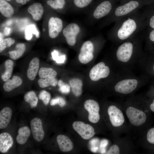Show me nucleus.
<instances>
[{
  "instance_id": "22",
  "label": "nucleus",
  "mask_w": 154,
  "mask_h": 154,
  "mask_svg": "<svg viewBox=\"0 0 154 154\" xmlns=\"http://www.w3.org/2000/svg\"><path fill=\"white\" fill-rule=\"evenodd\" d=\"M22 80L17 76H14L11 79H9L5 82L3 86L5 91L10 92L20 86L22 84Z\"/></svg>"
},
{
  "instance_id": "17",
  "label": "nucleus",
  "mask_w": 154,
  "mask_h": 154,
  "mask_svg": "<svg viewBox=\"0 0 154 154\" xmlns=\"http://www.w3.org/2000/svg\"><path fill=\"white\" fill-rule=\"evenodd\" d=\"M13 139L8 133H2L0 135V151L3 153H6L12 147Z\"/></svg>"
},
{
  "instance_id": "2",
  "label": "nucleus",
  "mask_w": 154,
  "mask_h": 154,
  "mask_svg": "<svg viewBox=\"0 0 154 154\" xmlns=\"http://www.w3.org/2000/svg\"><path fill=\"white\" fill-rule=\"evenodd\" d=\"M136 35L118 45L115 56L118 63L128 65L133 60L139 61L141 58L142 38Z\"/></svg>"
},
{
  "instance_id": "18",
  "label": "nucleus",
  "mask_w": 154,
  "mask_h": 154,
  "mask_svg": "<svg viewBox=\"0 0 154 154\" xmlns=\"http://www.w3.org/2000/svg\"><path fill=\"white\" fill-rule=\"evenodd\" d=\"M12 112L9 107L3 108L0 112V128H6L10 123L12 116Z\"/></svg>"
},
{
  "instance_id": "23",
  "label": "nucleus",
  "mask_w": 154,
  "mask_h": 154,
  "mask_svg": "<svg viewBox=\"0 0 154 154\" xmlns=\"http://www.w3.org/2000/svg\"><path fill=\"white\" fill-rule=\"evenodd\" d=\"M18 133L16 138L17 141L19 144L23 145L27 142L30 135L31 131L28 127L25 126L19 128Z\"/></svg>"
},
{
  "instance_id": "49",
  "label": "nucleus",
  "mask_w": 154,
  "mask_h": 154,
  "mask_svg": "<svg viewBox=\"0 0 154 154\" xmlns=\"http://www.w3.org/2000/svg\"><path fill=\"white\" fill-rule=\"evenodd\" d=\"M5 0L7 1H11V0Z\"/></svg>"
},
{
  "instance_id": "19",
  "label": "nucleus",
  "mask_w": 154,
  "mask_h": 154,
  "mask_svg": "<svg viewBox=\"0 0 154 154\" xmlns=\"http://www.w3.org/2000/svg\"><path fill=\"white\" fill-rule=\"evenodd\" d=\"M27 11L32 15L34 20L38 21L40 20L42 17L44 9L41 3H35L29 7Z\"/></svg>"
},
{
  "instance_id": "28",
  "label": "nucleus",
  "mask_w": 154,
  "mask_h": 154,
  "mask_svg": "<svg viewBox=\"0 0 154 154\" xmlns=\"http://www.w3.org/2000/svg\"><path fill=\"white\" fill-rule=\"evenodd\" d=\"M5 70L1 76V79L4 82H6L11 77L12 75L13 66V62L11 60L5 61Z\"/></svg>"
},
{
  "instance_id": "3",
  "label": "nucleus",
  "mask_w": 154,
  "mask_h": 154,
  "mask_svg": "<svg viewBox=\"0 0 154 154\" xmlns=\"http://www.w3.org/2000/svg\"><path fill=\"white\" fill-rule=\"evenodd\" d=\"M141 85V77L129 76L119 78L118 77L114 89L117 93L127 94L133 92Z\"/></svg>"
},
{
  "instance_id": "7",
  "label": "nucleus",
  "mask_w": 154,
  "mask_h": 154,
  "mask_svg": "<svg viewBox=\"0 0 154 154\" xmlns=\"http://www.w3.org/2000/svg\"><path fill=\"white\" fill-rule=\"evenodd\" d=\"M72 127L82 138L85 140L91 138L95 134L94 129L91 125L81 121H74Z\"/></svg>"
},
{
  "instance_id": "27",
  "label": "nucleus",
  "mask_w": 154,
  "mask_h": 154,
  "mask_svg": "<svg viewBox=\"0 0 154 154\" xmlns=\"http://www.w3.org/2000/svg\"><path fill=\"white\" fill-rule=\"evenodd\" d=\"M38 74L40 78H55L57 73L52 68L42 67L39 69Z\"/></svg>"
},
{
  "instance_id": "12",
  "label": "nucleus",
  "mask_w": 154,
  "mask_h": 154,
  "mask_svg": "<svg viewBox=\"0 0 154 154\" xmlns=\"http://www.w3.org/2000/svg\"><path fill=\"white\" fill-rule=\"evenodd\" d=\"M30 125L35 140L38 142L41 141L44 138V133L41 120L38 118H34L31 121Z\"/></svg>"
},
{
  "instance_id": "29",
  "label": "nucleus",
  "mask_w": 154,
  "mask_h": 154,
  "mask_svg": "<svg viewBox=\"0 0 154 154\" xmlns=\"http://www.w3.org/2000/svg\"><path fill=\"white\" fill-rule=\"evenodd\" d=\"M57 80L55 78H40L38 83L39 86L41 88H44L51 86H56L58 84Z\"/></svg>"
},
{
  "instance_id": "16",
  "label": "nucleus",
  "mask_w": 154,
  "mask_h": 154,
  "mask_svg": "<svg viewBox=\"0 0 154 154\" xmlns=\"http://www.w3.org/2000/svg\"><path fill=\"white\" fill-rule=\"evenodd\" d=\"M56 141L61 151L66 152L72 149L73 143L68 137L64 135H59L56 137Z\"/></svg>"
},
{
  "instance_id": "48",
  "label": "nucleus",
  "mask_w": 154,
  "mask_h": 154,
  "mask_svg": "<svg viewBox=\"0 0 154 154\" xmlns=\"http://www.w3.org/2000/svg\"><path fill=\"white\" fill-rule=\"evenodd\" d=\"M27 1H30V0H26Z\"/></svg>"
},
{
  "instance_id": "13",
  "label": "nucleus",
  "mask_w": 154,
  "mask_h": 154,
  "mask_svg": "<svg viewBox=\"0 0 154 154\" xmlns=\"http://www.w3.org/2000/svg\"><path fill=\"white\" fill-rule=\"evenodd\" d=\"M112 9L113 6L110 1H104L96 7L94 12L93 16L96 19H100L111 13Z\"/></svg>"
},
{
  "instance_id": "21",
  "label": "nucleus",
  "mask_w": 154,
  "mask_h": 154,
  "mask_svg": "<svg viewBox=\"0 0 154 154\" xmlns=\"http://www.w3.org/2000/svg\"><path fill=\"white\" fill-rule=\"evenodd\" d=\"M69 84L71 91L76 97H79L82 94L83 82L77 78H72L69 81Z\"/></svg>"
},
{
  "instance_id": "47",
  "label": "nucleus",
  "mask_w": 154,
  "mask_h": 154,
  "mask_svg": "<svg viewBox=\"0 0 154 154\" xmlns=\"http://www.w3.org/2000/svg\"><path fill=\"white\" fill-rule=\"evenodd\" d=\"M153 70L154 71V64L153 66Z\"/></svg>"
},
{
  "instance_id": "39",
  "label": "nucleus",
  "mask_w": 154,
  "mask_h": 154,
  "mask_svg": "<svg viewBox=\"0 0 154 154\" xmlns=\"http://www.w3.org/2000/svg\"><path fill=\"white\" fill-rule=\"evenodd\" d=\"M146 137L147 140L149 143L154 144V127L148 130Z\"/></svg>"
},
{
  "instance_id": "25",
  "label": "nucleus",
  "mask_w": 154,
  "mask_h": 154,
  "mask_svg": "<svg viewBox=\"0 0 154 154\" xmlns=\"http://www.w3.org/2000/svg\"><path fill=\"white\" fill-rule=\"evenodd\" d=\"M26 49L25 44L23 43L17 44L15 50L9 52L10 58L13 60H16L21 57L24 53Z\"/></svg>"
},
{
  "instance_id": "32",
  "label": "nucleus",
  "mask_w": 154,
  "mask_h": 154,
  "mask_svg": "<svg viewBox=\"0 0 154 154\" xmlns=\"http://www.w3.org/2000/svg\"><path fill=\"white\" fill-rule=\"evenodd\" d=\"M15 42L11 38L3 39L0 41V52H1L7 47H10Z\"/></svg>"
},
{
  "instance_id": "31",
  "label": "nucleus",
  "mask_w": 154,
  "mask_h": 154,
  "mask_svg": "<svg viewBox=\"0 0 154 154\" xmlns=\"http://www.w3.org/2000/svg\"><path fill=\"white\" fill-rule=\"evenodd\" d=\"M48 5L55 9L62 8L65 4V0H49L47 1Z\"/></svg>"
},
{
  "instance_id": "20",
  "label": "nucleus",
  "mask_w": 154,
  "mask_h": 154,
  "mask_svg": "<svg viewBox=\"0 0 154 154\" xmlns=\"http://www.w3.org/2000/svg\"><path fill=\"white\" fill-rule=\"evenodd\" d=\"M39 66V60L35 57L30 62L27 72L28 78L31 80H33L37 75Z\"/></svg>"
},
{
  "instance_id": "33",
  "label": "nucleus",
  "mask_w": 154,
  "mask_h": 154,
  "mask_svg": "<svg viewBox=\"0 0 154 154\" xmlns=\"http://www.w3.org/2000/svg\"><path fill=\"white\" fill-rule=\"evenodd\" d=\"M38 98L39 99L42 101L45 105H47L50 100L51 95L46 91L42 90L40 92Z\"/></svg>"
},
{
  "instance_id": "10",
  "label": "nucleus",
  "mask_w": 154,
  "mask_h": 154,
  "mask_svg": "<svg viewBox=\"0 0 154 154\" xmlns=\"http://www.w3.org/2000/svg\"><path fill=\"white\" fill-rule=\"evenodd\" d=\"M108 112L113 126L117 127L123 124L125 118L123 113L119 109L114 105H111L108 108Z\"/></svg>"
},
{
  "instance_id": "38",
  "label": "nucleus",
  "mask_w": 154,
  "mask_h": 154,
  "mask_svg": "<svg viewBox=\"0 0 154 154\" xmlns=\"http://www.w3.org/2000/svg\"><path fill=\"white\" fill-rule=\"evenodd\" d=\"M52 56L53 59L57 63H62L64 62L65 60V56L62 55L59 56L58 52L54 50L52 52Z\"/></svg>"
},
{
  "instance_id": "5",
  "label": "nucleus",
  "mask_w": 154,
  "mask_h": 154,
  "mask_svg": "<svg viewBox=\"0 0 154 154\" xmlns=\"http://www.w3.org/2000/svg\"><path fill=\"white\" fill-rule=\"evenodd\" d=\"M126 114L130 123L136 126L142 125L146 120V114L143 111L132 106L127 109Z\"/></svg>"
},
{
  "instance_id": "43",
  "label": "nucleus",
  "mask_w": 154,
  "mask_h": 154,
  "mask_svg": "<svg viewBox=\"0 0 154 154\" xmlns=\"http://www.w3.org/2000/svg\"><path fill=\"white\" fill-rule=\"evenodd\" d=\"M150 108L151 111L154 112V100H153V102L150 104Z\"/></svg>"
},
{
  "instance_id": "46",
  "label": "nucleus",
  "mask_w": 154,
  "mask_h": 154,
  "mask_svg": "<svg viewBox=\"0 0 154 154\" xmlns=\"http://www.w3.org/2000/svg\"><path fill=\"white\" fill-rule=\"evenodd\" d=\"M22 0H16V2L18 3H21Z\"/></svg>"
},
{
  "instance_id": "9",
  "label": "nucleus",
  "mask_w": 154,
  "mask_h": 154,
  "mask_svg": "<svg viewBox=\"0 0 154 154\" xmlns=\"http://www.w3.org/2000/svg\"><path fill=\"white\" fill-rule=\"evenodd\" d=\"M84 106L88 113L89 120L93 123H97L100 119V108L98 103L94 100H88L85 102Z\"/></svg>"
},
{
  "instance_id": "11",
  "label": "nucleus",
  "mask_w": 154,
  "mask_h": 154,
  "mask_svg": "<svg viewBox=\"0 0 154 154\" xmlns=\"http://www.w3.org/2000/svg\"><path fill=\"white\" fill-rule=\"evenodd\" d=\"M80 31L79 27L75 23L69 24L63 30V34L68 45L73 46L75 44L76 37Z\"/></svg>"
},
{
  "instance_id": "34",
  "label": "nucleus",
  "mask_w": 154,
  "mask_h": 154,
  "mask_svg": "<svg viewBox=\"0 0 154 154\" xmlns=\"http://www.w3.org/2000/svg\"><path fill=\"white\" fill-rule=\"evenodd\" d=\"M57 84L59 88V91L62 93L67 94L70 92L71 88L70 85L63 82L62 80H59Z\"/></svg>"
},
{
  "instance_id": "44",
  "label": "nucleus",
  "mask_w": 154,
  "mask_h": 154,
  "mask_svg": "<svg viewBox=\"0 0 154 154\" xmlns=\"http://www.w3.org/2000/svg\"><path fill=\"white\" fill-rule=\"evenodd\" d=\"M0 41H1L3 39V34L1 33H0Z\"/></svg>"
},
{
  "instance_id": "42",
  "label": "nucleus",
  "mask_w": 154,
  "mask_h": 154,
  "mask_svg": "<svg viewBox=\"0 0 154 154\" xmlns=\"http://www.w3.org/2000/svg\"><path fill=\"white\" fill-rule=\"evenodd\" d=\"M11 29L9 28L5 27L4 29V33L6 35H7L9 34L10 32Z\"/></svg>"
},
{
  "instance_id": "8",
  "label": "nucleus",
  "mask_w": 154,
  "mask_h": 154,
  "mask_svg": "<svg viewBox=\"0 0 154 154\" xmlns=\"http://www.w3.org/2000/svg\"><path fill=\"white\" fill-rule=\"evenodd\" d=\"M94 46L89 40L84 42L82 44L78 55V58L82 64H86L92 60L94 58Z\"/></svg>"
},
{
  "instance_id": "41",
  "label": "nucleus",
  "mask_w": 154,
  "mask_h": 154,
  "mask_svg": "<svg viewBox=\"0 0 154 154\" xmlns=\"http://www.w3.org/2000/svg\"><path fill=\"white\" fill-rule=\"evenodd\" d=\"M108 143V141L106 140H104L101 141L100 148L102 153H105L106 151L104 147L107 145Z\"/></svg>"
},
{
  "instance_id": "35",
  "label": "nucleus",
  "mask_w": 154,
  "mask_h": 154,
  "mask_svg": "<svg viewBox=\"0 0 154 154\" xmlns=\"http://www.w3.org/2000/svg\"><path fill=\"white\" fill-rule=\"evenodd\" d=\"M143 36L145 40L148 43H154V29H147Z\"/></svg>"
},
{
  "instance_id": "36",
  "label": "nucleus",
  "mask_w": 154,
  "mask_h": 154,
  "mask_svg": "<svg viewBox=\"0 0 154 154\" xmlns=\"http://www.w3.org/2000/svg\"><path fill=\"white\" fill-rule=\"evenodd\" d=\"M66 102L64 99L61 97L58 96L51 100L50 104L51 106L58 104L60 107H63L66 104Z\"/></svg>"
},
{
  "instance_id": "14",
  "label": "nucleus",
  "mask_w": 154,
  "mask_h": 154,
  "mask_svg": "<svg viewBox=\"0 0 154 154\" xmlns=\"http://www.w3.org/2000/svg\"><path fill=\"white\" fill-rule=\"evenodd\" d=\"M48 34L52 38L56 37L61 31L63 27L62 20L57 17H51L48 23Z\"/></svg>"
},
{
  "instance_id": "37",
  "label": "nucleus",
  "mask_w": 154,
  "mask_h": 154,
  "mask_svg": "<svg viewBox=\"0 0 154 154\" xmlns=\"http://www.w3.org/2000/svg\"><path fill=\"white\" fill-rule=\"evenodd\" d=\"M92 0H73L74 4L78 7L82 8L88 6Z\"/></svg>"
},
{
  "instance_id": "6",
  "label": "nucleus",
  "mask_w": 154,
  "mask_h": 154,
  "mask_svg": "<svg viewBox=\"0 0 154 154\" xmlns=\"http://www.w3.org/2000/svg\"><path fill=\"white\" fill-rule=\"evenodd\" d=\"M110 73L109 67L103 62L98 63L91 70L89 73L90 78L92 81H97L108 77Z\"/></svg>"
},
{
  "instance_id": "30",
  "label": "nucleus",
  "mask_w": 154,
  "mask_h": 154,
  "mask_svg": "<svg viewBox=\"0 0 154 154\" xmlns=\"http://www.w3.org/2000/svg\"><path fill=\"white\" fill-rule=\"evenodd\" d=\"M32 34L35 35L37 37H38L39 33L35 26L34 25H30L27 27L25 30L26 39L28 40H30L32 38Z\"/></svg>"
},
{
  "instance_id": "45",
  "label": "nucleus",
  "mask_w": 154,
  "mask_h": 154,
  "mask_svg": "<svg viewBox=\"0 0 154 154\" xmlns=\"http://www.w3.org/2000/svg\"><path fill=\"white\" fill-rule=\"evenodd\" d=\"M26 0H22L21 3L23 5H24L26 3Z\"/></svg>"
},
{
  "instance_id": "4",
  "label": "nucleus",
  "mask_w": 154,
  "mask_h": 154,
  "mask_svg": "<svg viewBox=\"0 0 154 154\" xmlns=\"http://www.w3.org/2000/svg\"><path fill=\"white\" fill-rule=\"evenodd\" d=\"M141 6L139 1L131 0L116 7L111 13V21L116 22L137 11Z\"/></svg>"
},
{
  "instance_id": "26",
  "label": "nucleus",
  "mask_w": 154,
  "mask_h": 154,
  "mask_svg": "<svg viewBox=\"0 0 154 154\" xmlns=\"http://www.w3.org/2000/svg\"><path fill=\"white\" fill-rule=\"evenodd\" d=\"M24 98L26 102L29 104L31 108L37 106L38 99L34 91H31L27 92L24 96Z\"/></svg>"
},
{
  "instance_id": "15",
  "label": "nucleus",
  "mask_w": 154,
  "mask_h": 154,
  "mask_svg": "<svg viewBox=\"0 0 154 154\" xmlns=\"http://www.w3.org/2000/svg\"><path fill=\"white\" fill-rule=\"evenodd\" d=\"M141 15L145 29H154V5H149Z\"/></svg>"
},
{
  "instance_id": "1",
  "label": "nucleus",
  "mask_w": 154,
  "mask_h": 154,
  "mask_svg": "<svg viewBox=\"0 0 154 154\" xmlns=\"http://www.w3.org/2000/svg\"><path fill=\"white\" fill-rule=\"evenodd\" d=\"M115 22L112 36L118 45L132 38L145 29L141 13L138 11Z\"/></svg>"
},
{
  "instance_id": "40",
  "label": "nucleus",
  "mask_w": 154,
  "mask_h": 154,
  "mask_svg": "<svg viewBox=\"0 0 154 154\" xmlns=\"http://www.w3.org/2000/svg\"><path fill=\"white\" fill-rule=\"evenodd\" d=\"M119 153L120 149L119 147L116 145H114L110 147L105 154H118Z\"/></svg>"
},
{
  "instance_id": "24",
  "label": "nucleus",
  "mask_w": 154,
  "mask_h": 154,
  "mask_svg": "<svg viewBox=\"0 0 154 154\" xmlns=\"http://www.w3.org/2000/svg\"><path fill=\"white\" fill-rule=\"evenodd\" d=\"M0 12L3 16L7 18L11 17L14 13L12 7L5 0H0Z\"/></svg>"
}]
</instances>
